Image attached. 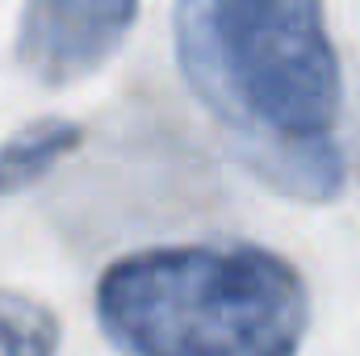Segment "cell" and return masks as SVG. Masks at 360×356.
<instances>
[{
  "mask_svg": "<svg viewBox=\"0 0 360 356\" xmlns=\"http://www.w3.org/2000/svg\"><path fill=\"white\" fill-rule=\"evenodd\" d=\"M172 38L184 84L252 177L310 205L344 189L323 0H176Z\"/></svg>",
  "mask_w": 360,
  "mask_h": 356,
  "instance_id": "cell-1",
  "label": "cell"
},
{
  "mask_svg": "<svg viewBox=\"0 0 360 356\" xmlns=\"http://www.w3.org/2000/svg\"><path fill=\"white\" fill-rule=\"evenodd\" d=\"M96 319L126 356H297L302 272L256 243H176L105 268Z\"/></svg>",
  "mask_w": 360,
  "mask_h": 356,
  "instance_id": "cell-2",
  "label": "cell"
},
{
  "mask_svg": "<svg viewBox=\"0 0 360 356\" xmlns=\"http://www.w3.org/2000/svg\"><path fill=\"white\" fill-rule=\"evenodd\" d=\"M139 0H25L13 55L46 89L96 76L130 38Z\"/></svg>",
  "mask_w": 360,
  "mask_h": 356,
  "instance_id": "cell-3",
  "label": "cell"
},
{
  "mask_svg": "<svg viewBox=\"0 0 360 356\" xmlns=\"http://www.w3.org/2000/svg\"><path fill=\"white\" fill-rule=\"evenodd\" d=\"M80 143H84V126L72 117H38L21 126L0 147V193H21L46 180Z\"/></svg>",
  "mask_w": 360,
  "mask_h": 356,
  "instance_id": "cell-4",
  "label": "cell"
},
{
  "mask_svg": "<svg viewBox=\"0 0 360 356\" xmlns=\"http://www.w3.org/2000/svg\"><path fill=\"white\" fill-rule=\"evenodd\" d=\"M59 314L21 289H0V356H59Z\"/></svg>",
  "mask_w": 360,
  "mask_h": 356,
  "instance_id": "cell-5",
  "label": "cell"
}]
</instances>
